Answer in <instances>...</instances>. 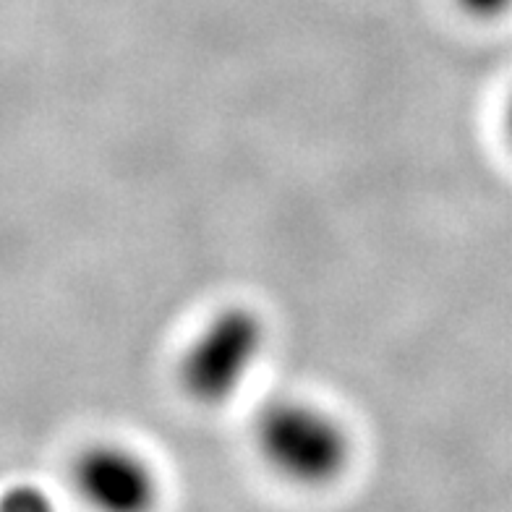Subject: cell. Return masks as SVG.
Here are the masks:
<instances>
[{
  "mask_svg": "<svg viewBox=\"0 0 512 512\" xmlns=\"http://www.w3.org/2000/svg\"><path fill=\"white\" fill-rule=\"evenodd\" d=\"M465 16L476 21L502 19L512 11V0H452Z\"/></svg>",
  "mask_w": 512,
  "mask_h": 512,
  "instance_id": "obj_4",
  "label": "cell"
},
{
  "mask_svg": "<svg viewBox=\"0 0 512 512\" xmlns=\"http://www.w3.org/2000/svg\"><path fill=\"white\" fill-rule=\"evenodd\" d=\"M502 123H505L507 144H510V149H512V95L507 97V102H505V113H502Z\"/></svg>",
  "mask_w": 512,
  "mask_h": 512,
  "instance_id": "obj_5",
  "label": "cell"
},
{
  "mask_svg": "<svg viewBox=\"0 0 512 512\" xmlns=\"http://www.w3.org/2000/svg\"><path fill=\"white\" fill-rule=\"evenodd\" d=\"M251 437L272 473L304 489L335 484L353 460L343 421L319 403L293 395L267 400L256 411Z\"/></svg>",
  "mask_w": 512,
  "mask_h": 512,
  "instance_id": "obj_1",
  "label": "cell"
},
{
  "mask_svg": "<svg viewBox=\"0 0 512 512\" xmlns=\"http://www.w3.org/2000/svg\"><path fill=\"white\" fill-rule=\"evenodd\" d=\"M267 353V322L251 306H223L178 358V384L199 408H220L249 384Z\"/></svg>",
  "mask_w": 512,
  "mask_h": 512,
  "instance_id": "obj_2",
  "label": "cell"
},
{
  "mask_svg": "<svg viewBox=\"0 0 512 512\" xmlns=\"http://www.w3.org/2000/svg\"><path fill=\"white\" fill-rule=\"evenodd\" d=\"M74 486L89 507L105 512H144L160 494L147 458L121 442H100L81 452Z\"/></svg>",
  "mask_w": 512,
  "mask_h": 512,
  "instance_id": "obj_3",
  "label": "cell"
}]
</instances>
